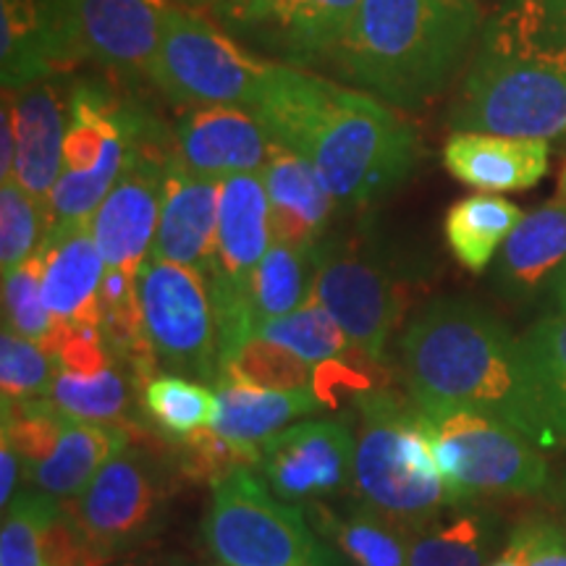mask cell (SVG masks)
Segmentation results:
<instances>
[{
	"instance_id": "29",
	"label": "cell",
	"mask_w": 566,
	"mask_h": 566,
	"mask_svg": "<svg viewBox=\"0 0 566 566\" xmlns=\"http://www.w3.org/2000/svg\"><path fill=\"white\" fill-rule=\"evenodd\" d=\"M520 342L537 417L554 446L566 443V313L537 321Z\"/></svg>"
},
{
	"instance_id": "50",
	"label": "cell",
	"mask_w": 566,
	"mask_h": 566,
	"mask_svg": "<svg viewBox=\"0 0 566 566\" xmlns=\"http://www.w3.org/2000/svg\"><path fill=\"white\" fill-rule=\"evenodd\" d=\"M558 192H562V200H566V168L562 174V184H558Z\"/></svg>"
},
{
	"instance_id": "8",
	"label": "cell",
	"mask_w": 566,
	"mask_h": 566,
	"mask_svg": "<svg viewBox=\"0 0 566 566\" xmlns=\"http://www.w3.org/2000/svg\"><path fill=\"white\" fill-rule=\"evenodd\" d=\"M420 420L459 506L478 495H530L548 485L543 446L514 424L470 407H420Z\"/></svg>"
},
{
	"instance_id": "6",
	"label": "cell",
	"mask_w": 566,
	"mask_h": 566,
	"mask_svg": "<svg viewBox=\"0 0 566 566\" xmlns=\"http://www.w3.org/2000/svg\"><path fill=\"white\" fill-rule=\"evenodd\" d=\"M63 171L45 205V237L90 226L122 176L132 145L150 137L153 122L95 84H80L69 101Z\"/></svg>"
},
{
	"instance_id": "14",
	"label": "cell",
	"mask_w": 566,
	"mask_h": 566,
	"mask_svg": "<svg viewBox=\"0 0 566 566\" xmlns=\"http://www.w3.org/2000/svg\"><path fill=\"white\" fill-rule=\"evenodd\" d=\"M168 160L171 155L155 150L150 137L132 145L122 176L92 218V237L105 268L137 275L150 260L166 197Z\"/></svg>"
},
{
	"instance_id": "16",
	"label": "cell",
	"mask_w": 566,
	"mask_h": 566,
	"mask_svg": "<svg viewBox=\"0 0 566 566\" xmlns=\"http://www.w3.org/2000/svg\"><path fill=\"white\" fill-rule=\"evenodd\" d=\"M363 0H233L221 21L281 59L328 61Z\"/></svg>"
},
{
	"instance_id": "10",
	"label": "cell",
	"mask_w": 566,
	"mask_h": 566,
	"mask_svg": "<svg viewBox=\"0 0 566 566\" xmlns=\"http://www.w3.org/2000/svg\"><path fill=\"white\" fill-rule=\"evenodd\" d=\"M268 71L271 63H260L208 19L176 6L168 11L150 63V76L171 101L250 111Z\"/></svg>"
},
{
	"instance_id": "47",
	"label": "cell",
	"mask_w": 566,
	"mask_h": 566,
	"mask_svg": "<svg viewBox=\"0 0 566 566\" xmlns=\"http://www.w3.org/2000/svg\"><path fill=\"white\" fill-rule=\"evenodd\" d=\"M184 3L187 6H192V9H197V11H210V13H216V17H221V13L229 9V6L233 3V0H184Z\"/></svg>"
},
{
	"instance_id": "35",
	"label": "cell",
	"mask_w": 566,
	"mask_h": 566,
	"mask_svg": "<svg viewBox=\"0 0 566 566\" xmlns=\"http://www.w3.org/2000/svg\"><path fill=\"white\" fill-rule=\"evenodd\" d=\"M142 407L163 433L181 438L210 428L218 399L216 391H210L200 380L163 373L147 384L142 394Z\"/></svg>"
},
{
	"instance_id": "17",
	"label": "cell",
	"mask_w": 566,
	"mask_h": 566,
	"mask_svg": "<svg viewBox=\"0 0 566 566\" xmlns=\"http://www.w3.org/2000/svg\"><path fill=\"white\" fill-rule=\"evenodd\" d=\"M273 244L271 202L260 174H233L221 181L216 271L208 275L212 302L250 304L254 268Z\"/></svg>"
},
{
	"instance_id": "26",
	"label": "cell",
	"mask_w": 566,
	"mask_h": 566,
	"mask_svg": "<svg viewBox=\"0 0 566 566\" xmlns=\"http://www.w3.org/2000/svg\"><path fill=\"white\" fill-rule=\"evenodd\" d=\"M216 417L212 430L242 446H265L275 433L289 428V422L313 415L323 405L313 391H263L242 384L221 380L216 384Z\"/></svg>"
},
{
	"instance_id": "11",
	"label": "cell",
	"mask_w": 566,
	"mask_h": 566,
	"mask_svg": "<svg viewBox=\"0 0 566 566\" xmlns=\"http://www.w3.org/2000/svg\"><path fill=\"white\" fill-rule=\"evenodd\" d=\"M145 331L166 373L184 378H221V342L208 275L150 258L137 273Z\"/></svg>"
},
{
	"instance_id": "4",
	"label": "cell",
	"mask_w": 566,
	"mask_h": 566,
	"mask_svg": "<svg viewBox=\"0 0 566 566\" xmlns=\"http://www.w3.org/2000/svg\"><path fill=\"white\" fill-rule=\"evenodd\" d=\"M475 0H363L328 63L396 108L441 95L480 38Z\"/></svg>"
},
{
	"instance_id": "25",
	"label": "cell",
	"mask_w": 566,
	"mask_h": 566,
	"mask_svg": "<svg viewBox=\"0 0 566 566\" xmlns=\"http://www.w3.org/2000/svg\"><path fill=\"white\" fill-rule=\"evenodd\" d=\"M132 443V430L124 424L84 422L69 417L51 459L27 472L34 491L53 495L55 501H74L84 493L101 470Z\"/></svg>"
},
{
	"instance_id": "24",
	"label": "cell",
	"mask_w": 566,
	"mask_h": 566,
	"mask_svg": "<svg viewBox=\"0 0 566 566\" xmlns=\"http://www.w3.org/2000/svg\"><path fill=\"white\" fill-rule=\"evenodd\" d=\"M38 252L42 258V294L53 321L101 328L105 260L92 237V223L42 239Z\"/></svg>"
},
{
	"instance_id": "5",
	"label": "cell",
	"mask_w": 566,
	"mask_h": 566,
	"mask_svg": "<svg viewBox=\"0 0 566 566\" xmlns=\"http://www.w3.org/2000/svg\"><path fill=\"white\" fill-rule=\"evenodd\" d=\"M354 407L352 491L359 504L407 535L459 506L438 470L420 407L412 399L375 388L359 396Z\"/></svg>"
},
{
	"instance_id": "27",
	"label": "cell",
	"mask_w": 566,
	"mask_h": 566,
	"mask_svg": "<svg viewBox=\"0 0 566 566\" xmlns=\"http://www.w3.org/2000/svg\"><path fill=\"white\" fill-rule=\"evenodd\" d=\"M313 527L334 543L352 566H409V535L373 509L354 504L346 512L313 501Z\"/></svg>"
},
{
	"instance_id": "52",
	"label": "cell",
	"mask_w": 566,
	"mask_h": 566,
	"mask_svg": "<svg viewBox=\"0 0 566 566\" xmlns=\"http://www.w3.org/2000/svg\"><path fill=\"white\" fill-rule=\"evenodd\" d=\"M564 530H566V527H564Z\"/></svg>"
},
{
	"instance_id": "1",
	"label": "cell",
	"mask_w": 566,
	"mask_h": 566,
	"mask_svg": "<svg viewBox=\"0 0 566 566\" xmlns=\"http://www.w3.org/2000/svg\"><path fill=\"white\" fill-rule=\"evenodd\" d=\"M273 142L315 166L336 205H365L412 174L417 137L365 92L271 63L252 105Z\"/></svg>"
},
{
	"instance_id": "48",
	"label": "cell",
	"mask_w": 566,
	"mask_h": 566,
	"mask_svg": "<svg viewBox=\"0 0 566 566\" xmlns=\"http://www.w3.org/2000/svg\"><path fill=\"white\" fill-rule=\"evenodd\" d=\"M113 566H179L174 558H155V556H137V558H126L122 564Z\"/></svg>"
},
{
	"instance_id": "22",
	"label": "cell",
	"mask_w": 566,
	"mask_h": 566,
	"mask_svg": "<svg viewBox=\"0 0 566 566\" xmlns=\"http://www.w3.org/2000/svg\"><path fill=\"white\" fill-rule=\"evenodd\" d=\"M564 268L566 200H558L522 218L495 254L493 286L509 302H530L546 286H554Z\"/></svg>"
},
{
	"instance_id": "38",
	"label": "cell",
	"mask_w": 566,
	"mask_h": 566,
	"mask_svg": "<svg viewBox=\"0 0 566 566\" xmlns=\"http://www.w3.org/2000/svg\"><path fill=\"white\" fill-rule=\"evenodd\" d=\"M59 373L61 367L45 346L3 328V336H0V388H3V401L48 399Z\"/></svg>"
},
{
	"instance_id": "40",
	"label": "cell",
	"mask_w": 566,
	"mask_h": 566,
	"mask_svg": "<svg viewBox=\"0 0 566 566\" xmlns=\"http://www.w3.org/2000/svg\"><path fill=\"white\" fill-rule=\"evenodd\" d=\"M3 328L21 338L45 344L53 331V315L42 294V258L34 252L24 265L3 275Z\"/></svg>"
},
{
	"instance_id": "15",
	"label": "cell",
	"mask_w": 566,
	"mask_h": 566,
	"mask_svg": "<svg viewBox=\"0 0 566 566\" xmlns=\"http://www.w3.org/2000/svg\"><path fill=\"white\" fill-rule=\"evenodd\" d=\"M263 478L286 504H313L344 493L354 478V428L342 420H307L263 446Z\"/></svg>"
},
{
	"instance_id": "45",
	"label": "cell",
	"mask_w": 566,
	"mask_h": 566,
	"mask_svg": "<svg viewBox=\"0 0 566 566\" xmlns=\"http://www.w3.org/2000/svg\"><path fill=\"white\" fill-rule=\"evenodd\" d=\"M533 537H535V516L520 522L514 527L512 537H509L506 548L493 558L488 566H530V551H533Z\"/></svg>"
},
{
	"instance_id": "32",
	"label": "cell",
	"mask_w": 566,
	"mask_h": 566,
	"mask_svg": "<svg viewBox=\"0 0 566 566\" xmlns=\"http://www.w3.org/2000/svg\"><path fill=\"white\" fill-rule=\"evenodd\" d=\"M454 509L409 535V566H488L493 551V520L483 512Z\"/></svg>"
},
{
	"instance_id": "13",
	"label": "cell",
	"mask_w": 566,
	"mask_h": 566,
	"mask_svg": "<svg viewBox=\"0 0 566 566\" xmlns=\"http://www.w3.org/2000/svg\"><path fill=\"white\" fill-rule=\"evenodd\" d=\"M63 69L95 61L118 71H150L168 0H51Z\"/></svg>"
},
{
	"instance_id": "12",
	"label": "cell",
	"mask_w": 566,
	"mask_h": 566,
	"mask_svg": "<svg viewBox=\"0 0 566 566\" xmlns=\"http://www.w3.org/2000/svg\"><path fill=\"white\" fill-rule=\"evenodd\" d=\"M313 300L334 315L359 352L384 363L401 313V296L391 271L367 247L346 239L317 247Z\"/></svg>"
},
{
	"instance_id": "9",
	"label": "cell",
	"mask_w": 566,
	"mask_h": 566,
	"mask_svg": "<svg viewBox=\"0 0 566 566\" xmlns=\"http://www.w3.org/2000/svg\"><path fill=\"white\" fill-rule=\"evenodd\" d=\"M179 478L174 454L129 443L66 509L95 554L111 564L160 533Z\"/></svg>"
},
{
	"instance_id": "3",
	"label": "cell",
	"mask_w": 566,
	"mask_h": 566,
	"mask_svg": "<svg viewBox=\"0 0 566 566\" xmlns=\"http://www.w3.org/2000/svg\"><path fill=\"white\" fill-rule=\"evenodd\" d=\"M401 378L417 407H470L499 417L537 446H554L537 417L522 342L470 300H433L399 338Z\"/></svg>"
},
{
	"instance_id": "18",
	"label": "cell",
	"mask_w": 566,
	"mask_h": 566,
	"mask_svg": "<svg viewBox=\"0 0 566 566\" xmlns=\"http://www.w3.org/2000/svg\"><path fill=\"white\" fill-rule=\"evenodd\" d=\"M273 145V137L250 108L197 105L179 124L176 158L192 174L221 181L233 174L263 171Z\"/></svg>"
},
{
	"instance_id": "37",
	"label": "cell",
	"mask_w": 566,
	"mask_h": 566,
	"mask_svg": "<svg viewBox=\"0 0 566 566\" xmlns=\"http://www.w3.org/2000/svg\"><path fill=\"white\" fill-rule=\"evenodd\" d=\"M63 415L51 399L3 401V441L11 443L24 462V472L51 459L66 428Z\"/></svg>"
},
{
	"instance_id": "41",
	"label": "cell",
	"mask_w": 566,
	"mask_h": 566,
	"mask_svg": "<svg viewBox=\"0 0 566 566\" xmlns=\"http://www.w3.org/2000/svg\"><path fill=\"white\" fill-rule=\"evenodd\" d=\"M53 495L42 491L17 493L3 512L0 530V566H48L40 546V527Z\"/></svg>"
},
{
	"instance_id": "2",
	"label": "cell",
	"mask_w": 566,
	"mask_h": 566,
	"mask_svg": "<svg viewBox=\"0 0 566 566\" xmlns=\"http://www.w3.org/2000/svg\"><path fill=\"white\" fill-rule=\"evenodd\" d=\"M449 126L566 145V0H504L495 9Z\"/></svg>"
},
{
	"instance_id": "23",
	"label": "cell",
	"mask_w": 566,
	"mask_h": 566,
	"mask_svg": "<svg viewBox=\"0 0 566 566\" xmlns=\"http://www.w3.org/2000/svg\"><path fill=\"white\" fill-rule=\"evenodd\" d=\"M11 95L17 122V166L11 181L45 208L63 171L69 111H63L59 90L48 80Z\"/></svg>"
},
{
	"instance_id": "44",
	"label": "cell",
	"mask_w": 566,
	"mask_h": 566,
	"mask_svg": "<svg viewBox=\"0 0 566 566\" xmlns=\"http://www.w3.org/2000/svg\"><path fill=\"white\" fill-rule=\"evenodd\" d=\"M530 566H566V530L556 522L535 516V537Z\"/></svg>"
},
{
	"instance_id": "31",
	"label": "cell",
	"mask_w": 566,
	"mask_h": 566,
	"mask_svg": "<svg viewBox=\"0 0 566 566\" xmlns=\"http://www.w3.org/2000/svg\"><path fill=\"white\" fill-rule=\"evenodd\" d=\"M317 279V247L296 250V247L273 242L250 281V302L254 323L271 321L294 313L313 302Z\"/></svg>"
},
{
	"instance_id": "7",
	"label": "cell",
	"mask_w": 566,
	"mask_h": 566,
	"mask_svg": "<svg viewBox=\"0 0 566 566\" xmlns=\"http://www.w3.org/2000/svg\"><path fill=\"white\" fill-rule=\"evenodd\" d=\"M202 541L226 566H344L302 509L273 495L252 470L231 472L212 488Z\"/></svg>"
},
{
	"instance_id": "46",
	"label": "cell",
	"mask_w": 566,
	"mask_h": 566,
	"mask_svg": "<svg viewBox=\"0 0 566 566\" xmlns=\"http://www.w3.org/2000/svg\"><path fill=\"white\" fill-rule=\"evenodd\" d=\"M21 467H24V462H21V457L11 449V443H0V504H3V512L11 506V501L17 499Z\"/></svg>"
},
{
	"instance_id": "51",
	"label": "cell",
	"mask_w": 566,
	"mask_h": 566,
	"mask_svg": "<svg viewBox=\"0 0 566 566\" xmlns=\"http://www.w3.org/2000/svg\"><path fill=\"white\" fill-rule=\"evenodd\" d=\"M210 566H226V564H210Z\"/></svg>"
},
{
	"instance_id": "20",
	"label": "cell",
	"mask_w": 566,
	"mask_h": 566,
	"mask_svg": "<svg viewBox=\"0 0 566 566\" xmlns=\"http://www.w3.org/2000/svg\"><path fill=\"white\" fill-rule=\"evenodd\" d=\"M260 176L271 202L273 242L296 250L321 247L336 200L313 163L275 142Z\"/></svg>"
},
{
	"instance_id": "42",
	"label": "cell",
	"mask_w": 566,
	"mask_h": 566,
	"mask_svg": "<svg viewBox=\"0 0 566 566\" xmlns=\"http://www.w3.org/2000/svg\"><path fill=\"white\" fill-rule=\"evenodd\" d=\"M378 363L365 352L352 349L344 357L328 359L315 365L313 394L325 407H342L346 401H357L359 396L370 394L380 384Z\"/></svg>"
},
{
	"instance_id": "49",
	"label": "cell",
	"mask_w": 566,
	"mask_h": 566,
	"mask_svg": "<svg viewBox=\"0 0 566 566\" xmlns=\"http://www.w3.org/2000/svg\"><path fill=\"white\" fill-rule=\"evenodd\" d=\"M551 294H554V302L558 307V313H566V268L562 273H558V279L554 281V286H551Z\"/></svg>"
},
{
	"instance_id": "30",
	"label": "cell",
	"mask_w": 566,
	"mask_h": 566,
	"mask_svg": "<svg viewBox=\"0 0 566 566\" xmlns=\"http://www.w3.org/2000/svg\"><path fill=\"white\" fill-rule=\"evenodd\" d=\"M139 391L142 386L132 378V373L116 363L101 375L59 373L48 399L74 420L129 428L134 424V401Z\"/></svg>"
},
{
	"instance_id": "19",
	"label": "cell",
	"mask_w": 566,
	"mask_h": 566,
	"mask_svg": "<svg viewBox=\"0 0 566 566\" xmlns=\"http://www.w3.org/2000/svg\"><path fill=\"white\" fill-rule=\"evenodd\" d=\"M221 181L192 174L176 158V153L171 155L166 168V197H163V212L150 258L195 268L202 275L216 271Z\"/></svg>"
},
{
	"instance_id": "28",
	"label": "cell",
	"mask_w": 566,
	"mask_h": 566,
	"mask_svg": "<svg viewBox=\"0 0 566 566\" xmlns=\"http://www.w3.org/2000/svg\"><path fill=\"white\" fill-rule=\"evenodd\" d=\"M522 218L525 212L499 195L464 197L446 212V244L467 271L483 273Z\"/></svg>"
},
{
	"instance_id": "36",
	"label": "cell",
	"mask_w": 566,
	"mask_h": 566,
	"mask_svg": "<svg viewBox=\"0 0 566 566\" xmlns=\"http://www.w3.org/2000/svg\"><path fill=\"white\" fill-rule=\"evenodd\" d=\"M174 459L184 480L216 488L231 472L260 467V462H263V449L233 443L218 433V430L202 428L197 433L176 438Z\"/></svg>"
},
{
	"instance_id": "21",
	"label": "cell",
	"mask_w": 566,
	"mask_h": 566,
	"mask_svg": "<svg viewBox=\"0 0 566 566\" xmlns=\"http://www.w3.org/2000/svg\"><path fill=\"white\" fill-rule=\"evenodd\" d=\"M551 145L541 139L454 132L446 139L443 166L480 192H525L548 174Z\"/></svg>"
},
{
	"instance_id": "39",
	"label": "cell",
	"mask_w": 566,
	"mask_h": 566,
	"mask_svg": "<svg viewBox=\"0 0 566 566\" xmlns=\"http://www.w3.org/2000/svg\"><path fill=\"white\" fill-rule=\"evenodd\" d=\"M45 237V208L17 181L0 187V268L3 275L24 265Z\"/></svg>"
},
{
	"instance_id": "43",
	"label": "cell",
	"mask_w": 566,
	"mask_h": 566,
	"mask_svg": "<svg viewBox=\"0 0 566 566\" xmlns=\"http://www.w3.org/2000/svg\"><path fill=\"white\" fill-rule=\"evenodd\" d=\"M42 346L53 354L61 373L101 375L116 365L97 325L55 321L51 336Z\"/></svg>"
},
{
	"instance_id": "34",
	"label": "cell",
	"mask_w": 566,
	"mask_h": 566,
	"mask_svg": "<svg viewBox=\"0 0 566 566\" xmlns=\"http://www.w3.org/2000/svg\"><path fill=\"white\" fill-rule=\"evenodd\" d=\"M254 334L268 338V342L273 344H281L283 349L294 352L296 357L313 367L328 363V359L344 357V354L357 349V346L346 338L342 325L334 321V315L315 300L289 315L260 321L254 325Z\"/></svg>"
},
{
	"instance_id": "33",
	"label": "cell",
	"mask_w": 566,
	"mask_h": 566,
	"mask_svg": "<svg viewBox=\"0 0 566 566\" xmlns=\"http://www.w3.org/2000/svg\"><path fill=\"white\" fill-rule=\"evenodd\" d=\"M315 367L296 357L294 352L283 349L281 344L252 334L233 349L221 363V380L242 384L263 391H313Z\"/></svg>"
}]
</instances>
